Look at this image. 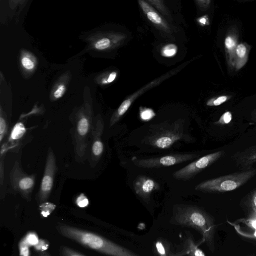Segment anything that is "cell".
I'll return each instance as SVG.
<instances>
[{"instance_id": "cell-1", "label": "cell", "mask_w": 256, "mask_h": 256, "mask_svg": "<svg viewBox=\"0 0 256 256\" xmlns=\"http://www.w3.org/2000/svg\"><path fill=\"white\" fill-rule=\"evenodd\" d=\"M170 222L196 230L201 234L209 250L212 252L214 251L216 224L212 216L204 210L195 206L175 205Z\"/></svg>"}, {"instance_id": "cell-2", "label": "cell", "mask_w": 256, "mask_h": 256, "mask_svg": "<svg viewBox=\"0 0 256 256\" xmlns=\"http://www.w3.org/2000/svg\"><path fill=\"white\" fill-rule=\"evenodd\" d=\"M58 232L64 236L108 256H139L130 250L100 236L78 228L60 224Z\"/></svg>"}, {"instance_id": "cell-3", "label": "cell", "mask_w": 256, "mask_h": 256, "mask_svg": "<svg viewBox=\"0 0 256 256\" xmlns=\"http://www.w3.org/2000/svg\"><path fill=\"white\" fill-rule=\"evenodd\" d=\"M150 126L149 132L142 142L158 148H168L178 140H187L189 138L184 132V122L182 120Z\"/></svg>"}, {"instance_id": "cell-4", "label": "cell", "mask_w": 256, "mask_h": 256, "mask_svg": "<svg viewBox=\"0 0 256 256\" xmlns=\"http://www.w3.org/2000/svg\"><path fill=\"white\" fill-rule=\"evenodd\" d=\"M256 175V168L243 170L202 182L195 190L214 194L228 192L241 187Z\"/></svg>"}, {"instance_id": "cell-5", "label": "cell", "mask_w": 256, "mask_h": 256, "mask_svg": "<svg viewBox=\"0 0 256 256\" xmlns=\"http://www.w3.org/2000/svg\"><path fill=\"white\" fill-rule=\"evenodd\" d=\"M92 114L90 110L82 109L78 113L74 130V150L77 157L81 158L85 154L90 132H92Z\"/></svg>"}, {"instance_id": "cell-6", "label": "cell", "mask_w": 256, "mask_h": 256, "mask_svg": "<svg viewBox=\"0 0 256 256\" xmlns=\"http://www.w3.org/2000/svg\"><path fill=\"white\" fill-rule=\"evenodd\" d=\"M192 61V60H188L176 68L166 73L160 77H158L148 84L144 85L143 87L141 88L138 91L132 94L127 97L120 104L118 108L115 111V112L112 115L110 122V126H112L116 124L120 118L123 116V115L127 112L128 108L131 106L133 102L140 95L144 94V92L152 88L155 87L156 86L160 84L162 82L170 78V76L174 75L178 73L179 71L184 68L187 64Z\"/></svg>"}, {"instance_id": "cell-7", "label": "cell", "mask_w": 256, "mask_h": 256, "mask_svg": "<svg viewBox=\"0 0 256 256\" xmlns=\"http://www.w3.org/2000/svg\"><path fill=\"white\" fill-rule=\"evenodd\" d=\"M225 154L224 150H219L205 155L173 173L178 180H186L211 166Z\"/></svg>"}, {"instance_id": "cell-8", "label": "cell", "mask_w": 256, "mask_h": 256, "mask_svg": "<svg viewBox=\"0 0 256 256\" xmlns=\"http://www.w3.org/2000/svg\"><path fill=\"white\" fill-rule=\"evenodd\" d=\"M198 156V155L194 154H176L148 158H138L134 156L132 160L135 166L140 168H158L182 163L193 160Z\"/></svg>"}, {"instance_id": "cell-9", "label": "cell", "mask_w": 256, "mask_h": 256, "mask_svg": "<svg viewBox=\"0 0 256 256\" xmlns=\"http://www.w3.org/2000/svg\"><path fill=\"white\" fill-rule=\"evenodd\" d=\"M10 182L14 190L20 192L28 200L30 198L35 184V176L24 173L17 162L10 172Z\"/></svg>"}, {"instance_id": "cell-10", "label": "cell", "mask_w": 256, "mask_h": 256, "mask_svg": "<svg viewBox=\"0 0 256 256\" xmlns=\"http://www.w3.org/2000/svg\"><path fill=\"white\" fill-rule=\"evenodd\" d=\"M56 170L53 151L50 148L47 155L44 174L38 193L37 200L40 204L46 202L49 198Z\"/></svg>"}, {"instance_id": "cell-11", "label": "cell", "mask_w": 256, "mask_h": 256, "mask_svg": "<svg viewBox=\"0 0 256 256\" xmlns=\"http://www.w3.org/2000/svg\"><path fill=\"white\" fill-rule=\"evenodd\" d=\"M134 190L144 201L149 200L151 194L160 188L158 184L152 178L140 175L134 182Z\"/></svg>"}, {"instance_id": "cell-12", "label": "cell", "mask_w": 256, "mask_h": 256, "mask_svg": "<svg viewBox=\"0 0 256 256\" xmlns=\"http://www.w3.org/2000/svg\"><path fill=\"white\" fill-rule=\"evenodd\" d=\"M126 36L123 33L110 32L102 34L94 44V48L98 50H106L121 44Z\"/></svg>"}, {"instance_id": "cell-13", "label": "cell", "mask_w": 256, "mask_h": 256, "mask_svg": "<svg viewBox=\"0 0 256 256\" xmlns=\"http://www.w3.org/2000/svg\"><path fill=\"white\" fill-rule=\"evenodd\" d=\"M232 158L238 166L244 170L252 168V166L256 165V144L236 152Z\"/></svg>"}, {"instance_id": "cell-14", "label": "cell", "mask_w": 256, "mask_h": 256, "mask_svg": "<svg viewBox=\"0 0 256 256\" xmlns=\"http://www.w3.org/2000/svg\"><path fill=\"white\" fill-rule=\"evenodd\" d=\"M138 3L141 9L150 22L164 31H170V26L167 22L154 9L152 5L147 1L144 0H138Z\"/></svg>"}, {"instance_id": "cell-15", "label": "cell", "mask_w": 256, "mask_h": 256, "mask_svg": "<svg viewBox=\"0 0 256 256\" xmlns=\"http://www.w3.org/2000/svg\"><path fill=\"white\" fill-rule=\"evenodd\" d=\"M104 128V122L101 118H99L92 132L93 138L91 152L92 158L95 160L100 158L104 151V144L101 140Z\"/></svg>"}, {"instance_id": "cell-16", "label": "cell", "mask_w": 256, "mask_h": 256, "mask_svg": "<svg viewBox=\"0 0 256 256\" xmlns=\"http://www.w3.org/2000/svg\"><path fill=\"white\" fill-rule=\"evenodd\" d=\"M232 225L240 235L247 238L256 239V218H242Z\"/></svg>"}, {"instance_id": "cell-17", "label": "cell", "mask_w": 256, "mask_h": 256, "mask_svg": "<svg viewBox=\"0 0 256 256\" xmlns=\"http://www.w3.org/2000/svg\"><path fill=\"white\" fill-rule=\"evenodd\" d=\"M176 254L177 256H206L190 235L185 236Z\"/></svg>"}, {"instance_id": "cell-18", "label": "cell", "mask_w": 256, "mask_h": 256, "mask_svg": "<svg viewBox=\"0 0 256 256\" xmlns=\"http://www.w3.org/2000/svg\"><path fill=\"white\" fill-rule=\"evenodd\" d=\"M241 206L248 218H256V188L252 189L244 198Z\"/></svg>"}, {"instance_id": "cell-19", "label": "cell", "mask_w": 256, "mask_h": 256, "mask_svg": "<svg viewBox=\"0 0 256 256\" xmlns=\"http://www.w3.org/2000/svg\"><path fill=\"white\" fill-rule=\"evenodd\" d=\"M153 251L158 256H177L172 244L163 238H158L154 242Z\"/></svg>"}, {"instance_id": "cell-20", "label": "cell", "mask_w": 256, "mask_h": 256, "mask_svg": "<svg viewBox=\"0 0 256 256\" xmlns=\"http://www.w3.org/2000/svg\"><path fill=\"white\" fill-rule=\"evenodd\" d=\"M26 132V128L23 123L18 122L13 127L9 138V141L14 142L20 140Z\"/></svg>"}, {"instance_id": "cell-21", "label": "cell", "mask_w": 256, "mask_h": 256, "mask_svg": "<svg viewBox=\"0 0 256 256\" xmlns=\"http://www.w3.org/2000/svg\"><path fill=\"white\" fill-rule=\"evenodd\" d=\"M155 116L156 114L152 109L142 106L140 108V117L142 120L148 122Z\"/></svg>"}, {"instance_id": "cell-22", "label": "cell", "mask_w": 256, "mask_h": 256, "mask_svg": "<svg viewBox=\"0 0 256 256\" xmlns=\"http://www.w3.org/2000/svg\"><path fill=\"white\" fill-rule=\"evenodd\" d=\"M178 47L173 44L164 46L161 49V54L164 57L174 56L177 52Z\"/></svg>"}, {"instance_id": "cell-23", "label": "cell", "mask_w": 256, "mask_h": 256, "mask_svg": "<svg viewBox=\"0 0 256 256\" xmlns=\"http://www.w3.org/2000/svg\"><path fill=\"white\" fill-rule=\"evenodd\" d=\"M56 206L52 203L44 202L40 205V210L41 214L46 217L49 216L55 209Z\"/></svg>"}, {"instance_id": "cell-24", "label": "cell", "mask_w": 256, "mask_h": 256, "mask_svg": "<svg viewBox=\"0 0 256 256\" xmlns=\"http://www.w3.org/2000/svg\"><path fill=\"white\" fill-rule=\"evenodd\" d=\"M21 63L22 66L28 70H31L35 66V61L30 55L23 56L21 58Z\"/></svg>"}, {"instance_id": "cell-25", "label": "cell", "mask_w": 256, "mask_h": 256, "mask_svg": "<svg viewBox=\"0 0 256 256\" xmlns=\"http://www.w3.org/2000/svg\"><path fill=\"white\" fill-rule=\"evenodd\" d=\"M147 2L150 4L154 6L160 12L164 15H168V12L164 6L163 1L157 0H150Z\"/></svg>"}, {"instance_id": "cell-26", "label": "cell", "mask_w": 256, "mask_h": 256, "mask_svg": "<svg viewBox=\"0 0 256 256\" xmlns=\"http://www.w3.org/2000/svg\"><path fill=\"white\" fill-rule=\"evenodd\" d=\"M8 124L4 118L2 109L0 110V142H2V139L7 133Z\"/></svg>"}, {"instance_id": "cell-27", "label": "cell", "mask_w": 256, "mask_h": 256, "mask_svg": "<svg viewBox=\"0 0 256 256\" xmlns=\"http://www.w3.org/2000/svg\"><path fill=\"white\" fill-rule=\"evenodd\" d=\"M66 90V87L64 84H59L54 88L52 97L54 100L60 98L64 94Z\"/></svg>"}, {"instance_id": "cell-28", "label": "cell", "mask_w": 256, "mask_h": 256, "mask_svg": "<svg viewBox=\"0 0 256 256\" xmlns=\"http://www.w3.org/2000/svg\"><path fill=\"white\" fill-rule=\"evenodd\" d=\"M24 240L28 245H34V246L36 245L39 240L38 239V236L34 233H29L26 236L24 239Z\"/></svg>"}, {"instance_id": "cell-29", "label": "cell", "mask_w": 256, "mask_h": 256, "mask_svg": "<svg viewBox=\"0 0 256 256\" xmlns=\"http://www.w3.org/2000/svg\"><path fill=\"white\" fill-rule=\"evenodd\" d=\"M61 254L62 256H86L66 246L62 248Z\"/></svg>"}, {"instance_id": "cell-30", "label": "cell", "mask_w": 256, "mask_h": 256, "mask_svg": "<svg viewBox=\"0 0 256 256\" xmlns=\"http://www.w3.org/2000/svg\"><path fill=\"white\" fill-rule=\"evenodd\" d=\"M76 203L78 206L83 208L86 207L89 204L87 197L84 194H80L76 198Z\"/></svg>"}, {"instance_id": "cell-31", "label": "cell", "mask_w": 256, "mask_h": 256, "mask_svg": "<svg viewBox=\"0 0 256 256\" xmlns=\"http://www.w3.org/2000/svg\"><path fill=\"white\" fill-rule=\"evenodd\" d=\"M117 76L116 72H112L104 76L100 80V83L102 84H108L114 80Z\"/></svg>"}, {"instance_id": "cell-32", "label": "cell", "mask_w": 256, "mask_h": 256, "mask_svg": "<svg viewBox=\"0 0 256 256\" xmlns=\"http://www.w3.org/2000/svg\"><path fill=\"white\" fill-rule=\"evenodd\" d=\"M232 120V114L230 112H226L222 116L216 124H226L230 123Z\"/></svg>"}, {"instance_id": "cell-33", "label": "cell", "mask_w": 256, "mask_h": 256, "mask_svg": "<svg viewBox=\"0 0 256 256\" xmlns=\"http://www.w3.org/2000/svg\"><path fill=\"white\" fill-rule=\"evenodd\" d=\"M226 100L227 97L226 96H220L216 99L210 100L207 102L206 104L209 106H218L225 102Z\"/></svg>"}, {"instance_id": "cell-34", "label": "cell", "mask_w": 256, "mask_h": 256, "mask_svg": "<svg viewBox=\"0 0 256 256\" xmlns=\"http://www.w3.org/2000/svg\"><path fill=\"white\" fill-rule=\"evenodd\" d=\"M20 252L21 256H29L28 245L24 240L20 244Z\"/></svg>"}, {"instance_id": "cell-35", "label": "cell", "mask_w": 256, "mask_h": 256, "mask_svg": "<svg viewBox=\"0 0 256 256\" xmlns=\"http://www.w3.org/2000/svg\"><path fill=\"white\" fill-rule=\"evenodd\" d=\"M34 248L38 250L44 252L48 247V243L44 240H40L38 243L35 245Z\"/></svg>"}, {"instance_id": "cell-36", "label": "cell", "mask_w": 256, "mask_h": 256, "mask_svg": "<svg viewBox=\"0 0 256 256\" xmlns=\"http://www.w3.org/2000/svg\"><path fill=\"white\" fill-rule=\"evenodd\" d=\"M236 54L240 58H243L246 52V48L242 44H238L236 47Z\"/></svg>"}, {"instance_id": "cell-37", "label": "cell", "mask_w": 256, "mask_h": 256, "mask_svg": "<svg viewBox=\"0 0 256 256\" xmlns=\"http://www.w3.org/2000/svg\"><path fill=\"white\" fill-rule=\"evenodd\" d=\"M235 42L230 36H227L225 40L226 46L229 50H231L234 46Z\"/></svg>"}, {"instance_id": "cell-38", "label": "cell", "mask_w": 256, "mask_h": 256, "mask_svg": "<svg viewBox=\"0 0 256 256\" xmlns=\"http://www.w3.org/2000/svg\"><path fill=\"white\" fill-rule=\"evenodd\" d=\"M196 2L200 8H206L210 2V0H196Z\"/></svg>"}, {"instance_id": "cell-39", "label": "cell", "mask_w": 256, "mask_h": 256, "mask_svg": "<svg viewBox=\"0 0 256 256\" xmlns=\"http://www.w3.org/2000/svg\"><path fill=\"white\" fill-rule=\"evenodd\" d=\"M198 22L202 24H206V20L204 17H202L198 20Z\"/></svg>"}, {"instance_id": "cell-40", "label": "cell", "mask_w": 256, "mask_h": 256, "mask_svg": "<svg viewBox=\"0 0 256 256\" xmlns=\"http://www.w3.org/2000/svg\"><path fill=\"white\" fill-rule=\"evenodd\" d=\"M39 256H50L47 253L44 252H42L40 254Z\"/></svg>"}, {"instance_id": "cell-41", "label": "cell", "mask_w": 256, "mask_h": 256, "mask_svg": "<svg viewBox=\"0 0 256 256\" xmlns=\"http://www.w3.org/2000/svg\"><path fill=\"white\" fill-rule=\"evenodd\" d=\"M254 122L256 123V114L254 117Z\"/></svg>"}]
</instances>
